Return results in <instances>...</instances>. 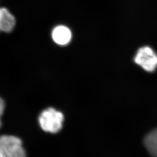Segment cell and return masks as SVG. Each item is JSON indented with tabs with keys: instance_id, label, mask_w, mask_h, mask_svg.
Listing matches in <instances>:
<instances>
[{
	"instance_id": "obj_1",
	"label": "cell",
	"mask_w": 157,
	"mask_h": 157,
	"mask_svg": "<svg viewBox=\"0 0 157 157\" xmlns=\"http://www.w3.org/2000/svg\"><path fill=\"white\" fill-rule=\"evenodd\" d=\"M0 157H26L22 140L16 136H0Z\"/></svg>"
},
{
	"instance_id": "obj_2",
	"label": "cell",
	"mask_w": 157,
	"mask_h": 157,
	"mask_svg": "<svg viewBox=\"0 0 157 157\" xmlns=\"http://www.w3.org/2000/svg\"><path fill=\"white\" fill-rule=\"evenodd\" d=\"M39 121L40 125L44 131L56 133L62 129L63 115L61 112L49 108L41 113Z\"/></svg>"
},
{
	"instance_id": "obj_3",
	"label": "cell",
	"mask_w": 157,
	"mask_h": 157,
	"mask_svg": "<svg viewBox=\"0 0 157 157\" xmlns=\"http://www.w3.org/2000/svg\"><path fill=\"white\" fill-rule=\"evenodd\" d=\"M136 64L148 72L155 71L157 67V54L148 46L140 48L134 58Z\"/></svg>"
},
{
	"instance_id": "obj_4",
	"label": "cell",
	"mask_w": 157,
	"mask_h": 157,
	"mask_svg": "<svg viewBox=\"0 0 157 157\" xmlns=\"http://www.w3.org/2000/svg\"><path fill=\"white\" fill-rule=\"evenodd\" d=\"M51 37L53 41L59 45H67L72 38V32L66 26L59 25L53 29Z\"/></svg>"
},
{
	"instance_id": "obj_5",
	"label": "cell",
	"mask_w": 157,
	"mask_h": 157,
	"mask_svg": "<svg viewBox=\"0 0 157 157\" xmlns=\"http://www.w3.org/2000/svg\"><path fill=\"white\" fill-rule=\"evenodd\" d=\"M17 21L15 17L6 7H2L1 32L10 33L14 30Z\"/></svg>"
},
{
	"instance_id": "obj_6",
	"label": "cell",
	"mask_w": 157,
	"mask_h": 157,
	"mask_svg": "<svg viewBox=\"0 0 157 157\" xmlns=\"http://www.w3.org/2000/svg\"><path fill=\"white\" fill-rule=\"evenodd\" d=\"M144 143L152 157H157V128L152 130L146 136Z\"/></svg>"
},
{
	"instance_id": "obj_7",
	"label": "cell",
	"mask_w": 157,
	"mask_h": 157,
	"mask_svg": "<svg viewBox=\"0 0 157 157\" xmlns=\"http://www.w3.org/2000/svg\"><path fill=\"white\" fill-rule=\"evenodd\" d=\"M5 109V102L2 100V98L0 97V128L2 126V122H1V117L4 113Z\"/></svg>"
},
{
	"instance_id": "obj_8",
	"label": "cell",
	"mask_w": 157,
	"mask_h": 157,
	"mask_svg": "<svg viewBox=\"0 0 157 157\" xmlns=\"http://www.w3.org/2000/svg\"><path fill=\"white\" fill-rule=\"evenodd\" d=\"M1 25H2V7H0V33L1 32Z\"/></svg>"
}]
</instances>
